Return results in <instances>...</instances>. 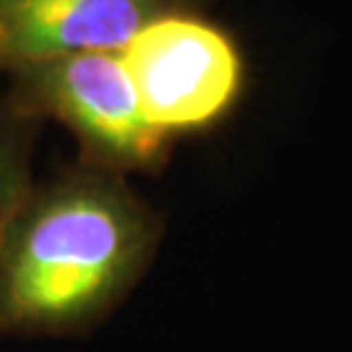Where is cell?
Wrapping results in <instances>:
<instances>
[{"instance_id": "7a4b0ae2", "label": "cell", "mask_w": 352, "mask_h": 352, "mask_svg": "<svg viewBox=\"0 0 352 352\" xmlns=\"http://www.w3.org/2000/svg\"><path fill=\"white\" fill-rule=\"evenodd\" d=\"M6 94L29 120L74 133L81 160L120 175L162 170L173 139L151 120L123 52H84L11 71Z\"/></svg>"}, {"instance_id": "3957f363", "label": "cell", "mask_w": 352, "mask_h": 352, "mask_svg": "<svg viewBox=\"0 0 352 352\" xmlns=\"http://www.w3.org/2000/svg\"><path fill=\"white\" fill-rule=\"evenodd\" d=\"M123 52L144 110L170 139L222 123L243 94V55L199 11L157 19Z\"/></svg>"}, {"instance_id": "6da1fadb", "label": "cell", "mask_w": 352, "mask_h": 352, "mask_svg": "<svg viewBox=\"0 0 352 352\" xmlns=\"http://www.w3.org/2000/svg\"><path fill=\"white\" fill-rule=\"evenodd\" d=\"M162 235L128 175L81 160L34 180L0 232V337L94 331L139 287Z\"/></svg>"}, {"instance_id": "277c9868", "label": "cell", "mask_w": 352, "mask_h": 352, "mask_svg": "<svg viewBox=\"0 0 352 352\" xmlns=\"http://www.w3.org/2000/svg\"><path fill=\"white\" fill-rule=\"evenodd\" d=\"M206 0H0V76L84 52H120L157 19Z\"/></svg>"}, {"instance_id": "5b68a950", "label": "cell", "mask_w": 352, "mask_h": 352, "mask_svg": "<svg viewBox=\"0 0 352 352\" xmlns=\"http://www.w3.org/2000/svg\"><path fill=\"white\" fill-rule=\"evenodd\" d=\"M37 126L13 107L0 87V232L34 183L32 157Z\"/></svg>"}]
</instances>
